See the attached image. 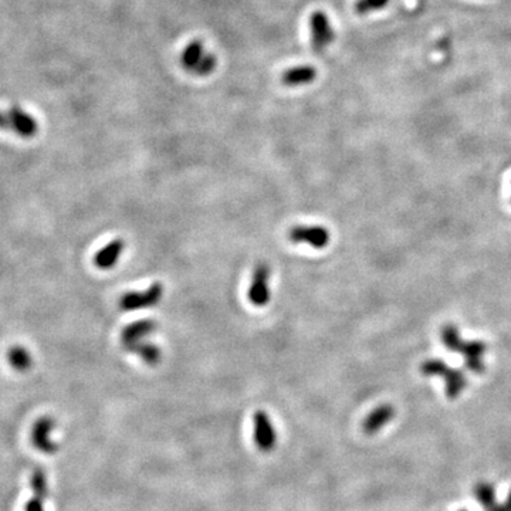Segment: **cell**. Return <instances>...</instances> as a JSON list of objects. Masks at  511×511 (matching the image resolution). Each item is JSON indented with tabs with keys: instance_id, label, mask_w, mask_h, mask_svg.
<instances>
[{
	"instance_id": "cell-13",
	"label": "cell",
	"mask_w": 511,
	"mask_h": 511,
	"mask_svg": "<svg viewBox=\"0 0 511 511\" xmlns=\"http://www.w3.org/2000/svg\"><path fill=\"white\" fill-rule=\"evenodd\" d=\"M124 249H125V242L121 237L114 239L96 254L94 265L101 270H109L112 267H116Z\"/></svg>"
},
{
	"instance_id": "cell-11",
	"label": "cell",
	"mask_w": 511,
	"mask_h": 511,
	"mask_svg": "<svg viewBox=\"0 0 511 511\" xmlns=\"http://www.w3.org/2000/svg\"><path fill=\"white\" fill-rule=\"evenodd\" d=\"M460 354L465 357V365L467 366L469 371L481 374L485 371V364H483V355L486 352V344L478 339H470L463 341L460 347Z\"/></svg>"
},
{
	"instance_id": "cell-2",
	"label": "cell",
	"mask_w": 511,
	"mask_h": 511,
	"mask_svg": "<svg viewBox=\"0 0 511 511\" xmlns=\"http://www.w3.org/2000/svg\"><path fill=\"white\" fill-rule=\"evenodd\" d=\"M0 129L30 139L39 132V123L27 111L15 105L6 111H0Z\"/></svg>"
},
{
	"instance_id": "cell-22",
	"label": "cell",
	"mask_w": 511,
	"mask_h": 511,
	"mask_svg": "<svg viewBox=\"0 0 511 511\" xmlns=\"http://www.w3.org/2000/svg\"><path fill=\"white\" fill-rule=\"evenodd\" d=\"M494 511H511V490H510L505 501L501 503V504H497Z\"/></svg>"
},
{
	"instance_id": "cell-20",
	"label": "cell",
	"mask_w": 511,
	"mask_h": 511,
	"mask_svg": "<svg viewBox=\"0 0 511 511\" xmlns=\"http://www.w3.org/2000/svg\"><path fill=\"white\" fill-rule=\"evenodd\" d=\"M389 3V0H357L354 9L358 15H368L384 9Z\"/></svg>"
},
{
	"instance_id": "cell-14",
	"label": "cell",
	"mask_w": 511,
	"mask_h": 511,
	"mask_svg": "<svg viewBox=\"0 0 511 511\" xmlns=\"http://www.w3.org/2000/svg\"><path fill=\"white\" fill-rule=\"evenodd\" d=\"M317 78V70L312 66H297L284 71L281 82L287 87H298V85L311 84Z\"/></svg>"
},
{
	"instance_id": "cell-5",
	"label": "cell",
	"mask_w": 511,
	"mask_h": 511,
	"mask_svg": "<svg viewBox=\"0 0 511 511\" xmlns=\"http://www.w3.org/2000/svg\"><path fill=\"white\" fill-rule=\"evenodd\" d=\"M253 438L256 446L259 450L269 453L274 450L277 445V432L273 424V420L265 411H258L253 416Z\"/></svg>"
},
{
	"instance_id": "cell-23",
	"label": "cell",
	"mask_w": 511,
	"mask_h": 511,
	"mask_svg": "<svg viewBox=\"0 0 511 511\" xmlns=\"http://www.w3.org/2000/svg\"><path fill=\"white\" fill-rule=\"evenodd\" d=\"M459 511H467V510H459Z\"/></svg>"
},
{
	"instance_id": "cell-3",
	"label": "cell",
	"mask_w": 511,
	"mask_h": 511,
	"mask_svg": "<svg viewBox=\"0 0 511 511\" xmlns=\"http://www.w3.org/2000/svg\"><path fill=\"white\" fill-rule=\"evenodd\" d=\"M163 296V286L154 283L145 292H129L120 298V308L123 311H136L155 307Z\"/></svg>"
},
{
	"instance_id": "cell-10",
	"label": "cell",
	"mask_w": 511,
	"mask_h": 511,
	"mask_svg": "<svg viewBox=\"0 0 511 511\" xmlns=\"http://www.w3.org/2000/svg\"><path fill=\"white\" fill-rule=\"evenodd\" d=\"M32 497L28 499L24 511H44V504L48 496V478L42 467H36L30 477Z\"/></svg>"
},
{
	"instance_id": "cell-16",
	"label": "cell",
	"mask_w": 511,
	"mask_h": 511,
	"mask_svg": "<svg viewBox=\"0 0 511 511\" xmlns=\"http://www.w3.org/2000/svg\"><path fill=\"white\" fill-rule=\"evenodd\" d=\"M8 359L13 369L19 373H26L33 366V358L27 348L21 346H13L8 351Z\"/></svg>"
},
{
	"instance_id": "cell-21",
	"label": "cell",
	"mask_w": 511,
	"mask_h": 511,
	"mask_svg": "<svg viewBox=\"0 0 511 511\" xmlns=\"http://www.w3.org/2000/svg\"><path fill=\"white\" fill-rule=\"evenodd\" d=\"M216 64H217V59L210 54V53H206L204 55V59L199 62L193 69H192V74L193 75H197V77H204V75H209L215 69H216Z\"/></svg>"
},
{
	"instance_id": "cell-4",
	"label": "cell",
	"mask_w": 511,
	"mask_h": 511,
	"mask_svg": "<svg viewBox=\"0 0 511 511\" xmlns=\"http://www.w3.org/2000/svg\"><path fill=\"white\" fill-rule=\"evenodd\" d=\"M55 428V420L53 416L44 415L36 419V422L32 426L30 432V440L32 445L44 454H54L59 451V445H57L51 439V432Z\"/></svg>"
},
{
	"instance_id": "cell-6",
	"label": "cell",
	"mask_w": 511,
	"mask_h": 511,
	"mask_svg": "<svg viewBox=\"0 0 511 511\" xmlns=\"http://www.w3.org/2000/svg\"><path fill=\"white\" fill-rule=\"evenodd\" d=\"M270 267L266 263H260L256 266L251 277V283L249 287V301L256 307H265L270 301Z\"/></svg>"
},
{
	"instance_id": "cell-19",
	"label": "cell",
	"mask_w": 511,
	"mask_h": 511,
	"mask_svg": "<svg viewBox=\"0 0 511 511\" xmlns=\"http://www.w3.org/2000/svg\"><path fill=\"white\" fill-rule=\"evenodd\" d=\"M440 339H442L443 346L450 351H459L462 344H463V339L460 337V332H459L458 327H454L451 324H447V325L442 327Z\"/></svg>"
},
{
	"instance_id": "cell-7",
	"label": "cell",
	"mask_w": 511,
	"mask_h": 511,
	"mask_svg": "<svg viewBox=\"0 0 511 511\" xmlns=\"http://www.w3.org/2000/svg\"><path fill=\"white\" fill-rule=\"evenodd\" d=\"M311 27V44L316 53H323L332 42H334V30L328 16L319 10L311 15L310 19Z\"/></svg>"
},
{
	"instance_id": "cell-15",
	"label": "cell",
	"mask_w": 511,
	"mask_h": 511,
	"mask_svg": "<svg viewBox=\"0 0 511 511\" xmlns=\"http://www.w3.org/2000/svg\"><path fill=\"white\" fill-rule=\"evenodd\" d=\"M205 54L206 51L204 43L201 40H192L181 54V64L186 71L190 73L192 69L204 59Z\"/></svg>"
},
{
	"instance_id": "cell-8",
	"label": "cell",
	"mask_w": 511,
	"mask_h": 511,
	"mask_svg": "<svg viewBox=\"0 0 511 511\" xmlns=\"http://www.w3.org/2000/svg\"><path fill=\"white\" fill-rule=\"evenodd\" d=\"M293 243H304L314 249H324L330 244V232L324 226H294L289 232Z\"/></svg>"
},
{
	"instance_id": "cell-12",
	"label": "cell",
	"mask_w": 511,
	"mask_h": 511,
	"mask_svg": "<svg viewBox=\"0 0 511 511\" xmlns=\"http://www.w3.org/2000/svg\"><path fill=\"white\" fill-rule=\"evenodd\" d=\"M393 416H395V408L392 405L389 404L379 405L364 419L362 431L368 436L377 435L385 424H388L393 419Z\"/></svg>"
},
{
	"instance_id": "cell-18",
	"label": "cell",
	"mask_w": 511,
	"mask_h": 511,
	"mask_svg": "<svg viewBox=\"0 0 511 511\" xmlns=\"http://www.w3.org/2000/svg\"><path fill=\"white\" fill-rule=\"evenodd\" d=\"M132 354H136L138 357H141V359L147 362L148 365L151 366H155L161 362L162 359V351L159 347L151 344V343H145V341H142V343L136 344L135 347L131 348Z\"/></svg>"
},
{
	"instance_id": "cell-17",
	"label": "cell",
	"mask_w": 511,
	"mask_h": 511,
	"mask_svg": "<svg viewBox=\"0 0 511 511\" xmlns=\"http://www.w3.org/2000/svg\"><path fill=\"white\" fill-rule=\"evenodd\" d=\"M473 494L474 499L480 503V505L485 508V511H494V508L497 507L494 486L490 485V483L486 481L477 483L473 487Z\"/></svg>"
},
{
	"instance_id": "cell-9",
	"label": "cell",
	"mask_w": 511,
	"mask_h": 511,
	"mask_svg": "<svg viewBox=\"0 0 511 511\" xmlns=\"http://www.w3.org/2000/svg\"><path fill=\"white\" fill-rule=\"evenodd\" d=\"M158 330V323L155 320H139L135 323H131L129 325L124 327L121 331V346L128 352L132 347L142 343L147 337L154 334Z\"/></svg>"
},
{
	"instance_id": "cell-1",
	"label": "cell",
	"mask_w": 511,
	"mask_h": 511,
	"mask_svg": "<svg viewBox=\"0 0 511 511\" xmlns=\"http://www.w3.org/2000/svg\"><path fill=\"white\" fill-rule=\"evenodd\" d=\"M420 373L423 377H439L446 382V395L450 400L456 397L465 391L467 378L460 369L449 368L442 359H426L420 364Z\"/></svg>"
}]
</instances>
